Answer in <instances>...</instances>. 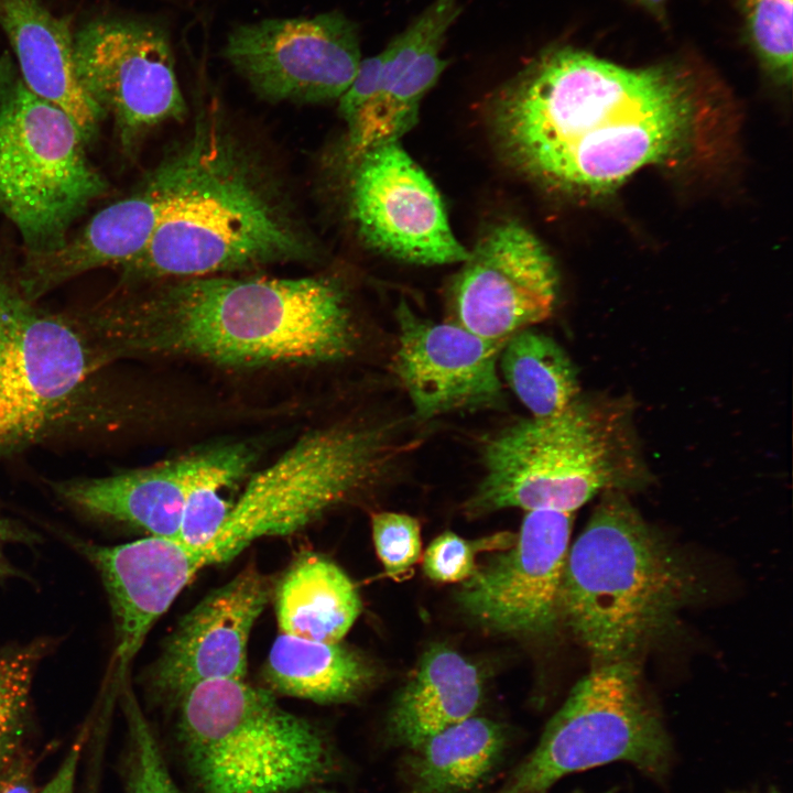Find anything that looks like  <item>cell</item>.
<instances>
[{"label": "cell", "instance_id": "obj_1", "mask_svg": "<svg viewBox=\"0 0 793 793\" xmlns=\"http://www.w3.org/2000/svg\"><path fill=\"white\" fill-rule=\"evenodd\" d=\"M710 90L692 62L631 68L551 45L493 91L488 126L519 176L557 194L600 195L687 150Z\"/></svg>", "mask_w": 793, "mask_h": 793}, {"label": "cell", "instance_id": "obj_2", "mask_svg": "<svg viewBox=\"0 0 793 793\" xmlns=\"http://www.w3.org/2000/svg\"><path fill=\"white\" fill-rule=\"evenodd\" d=\"M122 289L77 312L109 363L184 357L226 367L319 365L352 355L344 289L322 276L206 275Z\"/></svg>", "mask_w": 793, "mask_h": 793}, {"label": "cell", "instance_id": "obj_3", "mask_svg": "<svg viewBox=\"0 0 793 793\" xmlns=\"http://www.w3.org/2000/svg\"><path fill=\"white\" fill-rule=\"evenodd\" d=\"M170 152L164 210L143 252L121 267L124 285L237 274L316 256L280 180L218 109H203Z\"/></svg>", "mask_w": 793, "mask_h": 793}, {"label": "cell", "instance_id": "obj_4", "mask_svg": "<svg viewBox=\"0 0 793 793\" xmlns=\"http://www.w3.org/2000/svg\"><path fill=\"white\" fill-rule=\"evenodd\" d=\"M694 582L624 491H606L569 546L561 619L597 664L633 661L670 628Z\"/></svg>", "mask_w": 793, "mask_h": 793}, {"label": "cell", "instance_id": "obj_5", "mask_svg": "<svg viewBox=\"0 0 793 793\" xmlns=\"http://www.w3.org/2000/svg\"><path fill=\"white\" fill-rule=\"evenodd\" d=\"M163 707L195 793H295L343 775L325 730L245 680L202 682Z\"/></svg>", "mask_w": 793, "mask_h": 793}, {"label": "cell", "instance_id": "obj_6", "mask_svg": "<svg viewBox=\"0 0 793 793\" xmlns=\"http://www.w3.org/2000/svg\"><path fill=\"white\" fill-rule=\"evenodd\" d=\"M484 476L469 517L507 508L574 512L598 493L642 485L647 469L624 398H576L546 417L520 420L481 449Z\"/></svg>", "mask_w": 793, "mask_h": 793}, {"label": "cell", "instance_id": "obj_7", "mask_svg": "<svg viewBox=\"0 0 793 793\" xmlns=\"http://www.w3.org/2000/svg\"><path fill=\"white\" fill-rule=\"evenodd\" d=\"M410 448L388 424L339 423L305 433L249 477L206 543L184 544L192 572L231 561L261 537L305 529L379 482Z\"/></svg>", "mask_w": 793, "mask_h": 793}, {"label": "cell", "instance_id": "obj_8", "mask_svg": "<svg viewBox=\"0 0 793 793\" xmlns=\"http://www.w3.org/2000/svg\"><path fill=\"white\" fill-rule=\"evenodd\" d=\"M75 121L23 82L11 54L0 56V211L25 257L59 249L75 221L108 189Z\"/></svg>", "mask_w": 793, "mask_h": 793}, {"label": "cell", "instance_id": "obj_9", "mask_svg": "<svg viewBox=\"0 0 793 793\" xmlns=\"http://www.w3.org/2000/svg\"><path fill=\"white\" fill-rule=\"evenodd\" d=\"M76 313H53L12 290L0 335V459L101 412L108 366Z\"/></svg>", "mask_w": 793, "mask_h": 793}, {"label": "cell", "instance_id": "obj_10", "mask_svg": "<svg viewBox=\"0 0 793 793\" xmlns=\"http://www.w3.org/2000/svg\"><path fill=\"white\" fill-rule=\"evenodd\" d=\"M619 761L659 781L672 761L670 737L631 660L597 664L579 680L495 793H548L571 773Z\"/></svg>", "mask_w": 793, "mask_h": 793}, {"label": "cell", "instance_id": "obj_11", "mask_svg": "<svg viewBox=\"0 0 793 793\" xmlns=\"http://www.w3.org/2000/svg\"><path fill=\"white\" fill-rule=\"evenodd\" d=\"M74 62L87 95L111 115L132 155L151 131L187 115L166 34L149 23L100 19L74 33Z\"/></svg>", "mask_w": 793, "mask_h": 793}, {"label": "cell", "instance_id": "obj_12", "mask_svg": "<svg viewBox=\"0 0 793 793\" xmlns=\"http://www.w3.org/2000/svg\"><path fill=\"white\" fill-rule=\"evenodd\" d=\"M348 164V214L363 243L419 265L468 258L435 185L398 141L374 146Z\"/></svg>", "mask_w": 793, "mask_h": 793}, {"label": "cell", "instance_id": "obj_13", "mask_svg": "<svg viewBox=\"0 0 793 793\" xmlns=\"http://www.w3.org/2000/svg\"><path fill=\"white\" fill-rule=\"evenodd\" d=\"M224 53L256 94L270 102L338 99L361 62L357 28L337 11L240 25L230 33Z\"/></svg>", "mask_w": 793, "mask_h": 793}, {"label": "cell", "instance_id": "obj_14", "mask_svg": "<svg viewBox=\"0 0 793 793\" xmlns=\"http://www.w3.org/2000/svg\"><path fill=\"white\" fill-rule=\"evenodd\" d=\"M558 274L541 240L518 220L495 224L478 239L450 286V322L507 341L548 318Z\"/></svg>", "mask_w": 793, "mask_h": 793}, {"label": "cell", "instance_id": "obj_15", "mask_svg": "<svg viewBox=\"0 0 793 793\" xmlns=\"http://www.w3.org/2000/svg\"><path fill=\"white\" fill-rule=\"evenodd\" d=\"M572 512L528 511L514 543L463 582L457 600L477 623L499 633L535 636L561 620Z\"/></svg>", "mask_w": 793, "mask_h": 793}, {"label": "cell", "instance_id": "obj_16", "mask_svg": "<svg viewBox=\"0 0 793 793\" xmlns=\"http://www.w3.org/2000/svg\"><path fill=\"white\" fill-rule=\"evenodd\" d=\"M254 461V448L248 444L217 443L144 468L63 480L54 490L87 517L149 536L177 539L193 492L207 486L230 487L250 475Z\"/></svg>", "mask_w": 793, "mask_h": 793}, {"label": "cell", "instance_id": "obj_17", "mask_svg": "<svg viewBox=\"0 0 793 793\" xmlns=\"http://www.w3.org/2000/svg\"><path fill=\"white\" fill-rule=\"evenodd\" d=\"M271 578L250 565L208 593L177 623L148 671L149 695L164 706L209 680H245L251 630L273 596Z\"/></svg>", "mask_w": 793, "mask_h": 793}, {"label": "cell", "instance_id": "obj_18", "mask_svg": "<svg viewBox=\"0 0 793 793\" xmlns=\"http://www.w3.org/2000/svg\"><path fill=\"white\" fill-rule=\"evenodd\" d=\"M395 318L393 370L419 419L503 404L498 360L506 341L482 338L450 321L423 318L404 301Z\"/></svg>", "mask_w": 793, "mask_h": 793}, {"label": "cell", "instance_id": "obj_19", "mask_svg": "<svg viewBox=\"0 0 793 793\" xmlns=\"http://www.w3.org/2000/svg\"><path fill=\"white\" fill-rule=\"evenodd\" d=\"M171 152L128 196L97 211L54 252L25 257L17 286L30 302L86 272L123 267L150 242L164 210L173 175Z\"/></svg>", "mask_w": 793, "mask_h": 793}, {"label": "cell", "instance_id": "obj_20", "mask_svg": "<svg viewBox=\"0 0 793 793\" xmlns=\"http://www.w3.org/2000/svg\"><path fill=\"white\" fill-rule=\"evenodd\" d=\"M459 12L458 0H434L381 52L378 93L346 123L347 161L413 128L421 100L447 65L439 51Z\"/></svg>", "mask_w": 793, "mask_h": 793}, {"label": "cell", "instance_id": "obj_21", "mask_svg": "<svg viewBox=\"0 0 793 793\" xmlns=\"http://www.w3.org/2000/svg\"><path fill=\"white\" fill-rule=\"evenodd\" d=\"M99 573L115 624V688L127 685L129 665L156 620L181 590L167 575L157 536L119 545L69 539Z\"/></svg>", "mask_w": 793, "mask_h": 793}, {"label": "cell", "instance_id": "obj_22", "mask_svg": "<svg viewBox=\"0 0 793 793\" xmlns=\"http://www.w3.org/2000/svg\"><path fill=\"white\" fill-rule=\"evenodd\" d=\"M0 28L29 89L63 109L86 141H93L106 113L78 79L68 21L53 14L40 0H0Z\"/></svg>", "mask_w": 793, "mask_h": 793}, {"label": "cell", "instance_id": "obj_23", "mask_svg": "<svg viewBox=\"0 0 793 793\" xmlns=\"http://www.w3.org/2000/svg\"><path fill=\"white\" fill-rule=\"evenodd\" d=\"M482 698L478 669L441 644L422 655L414 675L398 693L385 721L390 743L405 750L475 716Z\"/></svg>", "mask_w": 793, "mask_h": 793}, {"label": "cell", "instance_id": "obj_24", "mask_svg": "<svg viewBox=\"0 0 793 793\" xmlns=\"http://www.w3.org/2000/svg\"><path fill=\"white\" fill-rule=\"evenodd\" d=\"M507 727L471 716L405 750L404 793H472L499 770L510 745Z\"/></svg>", "mask_w": 793, "mask_h": 793}, {"label": "cell", "instance_id": "obj_25", "mask_svg": "<svg viewBox=\"0 0 793 793\" xmlns=\"http://www.w3.org/2000/svg\"><path fill=\"white\" fill-rule=\"evenodd\" d=\"M281 633L339 643L361 611L357 588L348 575L325 556H298L274 586Z\"/></svg>", "mask_w": 793, "mask_h": 793}, {"label": "cell", "instance_id": "obj_26", "mask_svg": "<svg viewBox=\"0 0 793 793\" xmlns=\"http://www.w3.org/2000/svg\"><path fill=\"white\" fill-rule=\"evenodd\" d=\"M263 677L270 692L340 704L359 697L374 672L360 654L339 643L281 633L270 649Z\"/></svg>", "mask_w": 793, "mask_h": 793}, {"label": "cell", "instance_id": "obj_27", "mask_svg": "<svg viewBox=\"0 0 793 793\" xmlns=\"http://www.w3.org/2000/svg\"><path fill=\"white\" fill-rule=\"evenodd\" d=\"M498 366L534 417L554 415L579 397L577 373L566 352L552 338L530 328L506 341Z\"/></svg>", "mask_w": 793, "mask_h": 793}, {"label": "cell", "instance_id": "obj_28", "mask_svg": "<svg viewBox=\"0 0 793 793\" xmlns=\"http://www.w3.org/2000/svg\"><path fill=\"white\" fill-rule=\"evenodd\" d=\"M52 648L47 638L0 647V770L19 754L30 718L33 678Z\"/></svg>", "mask_w": 793, "mask_h": 793}, {"label": "cell", "instance_id": "obj_29", "mask_svg": "<svg viewBox=\"0 0 793 793\" xmlns=\"http://www.w3.org/2000/svg\"><path fill=\"white\" fill-rule=\"evenodd\" d=\"M793 0H746L749 44L767 73L790 85L793 70Z\"/></svg>", "mask_w": 793, "mask_h": 793}, {"label": "cell", "instance_id": "obj_30", "mask_svg": "<svg viewBox=\"0 0 793 793\" xmlns=\"http://www.w3.org/2000/svg\"><path fill=\"white\" fill-rule=\"evenodd\" d=\"M121 692L128 726L124 759L126 793H182L131 689L127 685Z\"/></svg>", "mask_w": 793, "mask_h": 793}, {"label": "cell", "instance_id": "obj_31", "mask_svg": "<svg viewBox=\"0 0 793 793\" xmlns=\"http://www.w3.org/2000/svg\"><path fill=\"white\" fill-rule=\"evenodd\" d=\"M514 541L515 535L509 533L470 541L452 531H445L426 547L423 554V572L433 582L463 583L474 574L479 552L501 551L510 547Z\"/></svg>", "mask_w": 793, "mask_h": 793}, {"label": "cell", "instance_id": "obj_32", "mask_svg": "<svg viewBox=\"0 0 793 793\" xmlns=\"http://www.w3.org/2000/svg\"><path fill=\"white\" fill-rule=\"evenodd\" d=\"M372 539L385 575L403 578L421 557V530L417 520L398 512L371 515Z\"/></svg>", "mask_w": 793, "mask_h": 793}, {"label": "cell", "instance_id": "obj_33", "mask_svg": "<svg viewBox=\"0 0 793 793\" xmlns=\"http://www.w3.org/2000/svg\"><path fill=\"white\" fill-rule=\"evenodd\" d=\"M222 489L207 486L193 492L185 504L176 540L197 547L216 533L231 504L220 496Z\"/></svg>", "mask_w": 793, "mask_h": 793}, {"label": "cell", "instance_id": "obj_34", "mask_svg": "<svg viewBox=\"0 0 793 793\" xmlns=\"http://www.w3.org/2000/svg\"><path fill=\"white\" fill-rule=\"evenodd\" d=\"M39 541L40 536L26 525L0 514V582L22 575L7 557L6 546L17 543L34 545Z\"/></svg>", "mask_w": 793, "mask_h": 793}, {"label": "cell", "instance_id": "obj_35", "mask_svg": "<svg viewBox=\"0 0 793 793\" xmlns=\"http://www.w3.org/2000/svg\"><path fill=\"white\" fill-rule=\"evenodd\" d=\"M85 731L70 747L62 764L40 793H74L78 762L84 748Z\"/></svg>", "mask_w": 793, "mask_h": 793}, {"label": "cell", "instance_id": "obj_36", "mask_svg": "<svg viewBox=\"0 0 793 793\" xmlns=\"http://www.w3.org/2000/svg\"><path fill=\"white\" fill-rule=\"evenodd\" d=\"M0 793H34L33 768L29 759L18 754L0 770Z\"/></svg>", "mask_w": 793, "mask_h": 793}, {"label": "cell", "instance_id": "obj_37", "mask_svg": "<svg viewBox=\"0 0 793 793\" xmlns=\"http://www.w3.org/2000/svg\"><path fill=\"white\" fill-rule=\"evenodd\" d=\"M14 285L15 282H12L9 278L0 274V335L4 326L9 309V301Z\"/></svg>", "mask_w": 793, "mask_h": 793}, {"label": "cell", "instance_id": "obj_38", "mask_svg": "<svg viewBox=\"0 0 793 793\" xmlns=\"http://www.w3.org/2000/svg\"><path fill=\"white\" fill-rule=\"evenodd\" d=\"M661 22L666 20L667 0H632Z\"/></svg>", "mask_w": 793, "mask_h": 793}, {"label": "cell", "instance_id": "obj_39", "mask_svg": "<svg viewBox=\"0 0 793 793\" xmlns=\"http://www.w3.org/2000/svg\"><path fill=\"white\" fill-rule=\"evenodd\" d=\"M305 793H336V792H333V791H329V790H326V789H322V787H314V789H311L309 791H307V792H305Z\"/></svg>", "mask_w": 793, "mask_h": 793}, {"label": "cell", "instance_id": "obj_40", "mask_svg": "<svg viewBox=\"0 0 793 793\" xmlns=\"http://www.w3.org/2000/svg\"><path fill=\"white\" fill-rule=\"evenodd\" d=\"M576 793H580V792H576Z\"/></svg>", "mask_w": 793, "mask_h": 793}]
</instances>
